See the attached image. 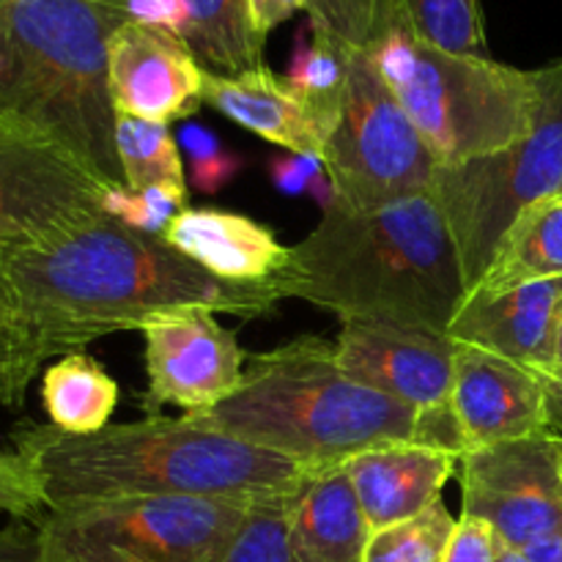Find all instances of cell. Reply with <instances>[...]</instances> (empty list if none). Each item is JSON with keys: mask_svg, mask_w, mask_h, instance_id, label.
I'll list each match as a JSON object with an SVG mask.
<instances>
[{"mask_svg": "<svg viewBox=\"0 0 562 562\" xmlns=\"http://www.w3.org/2000/svg\"><path fill=\"white\" fill-rule=\"evenodd\" d=\"M0 278L42 362L75 355L113 333L143 329L159 313L203 307L261 318L283 300L278 280H220L162 236L143 234L104 212L5 250Z\"/></svg>", "mask_w": 562, "mask_h": 562, "instance_id": "cell-1", "label": "cell"}, {"mask_svg": "<svg viewBox=\"0 0 562 562\" xmlns=\"http://www.w3.org/2000/svg\"><path fill=\"white\" fill-rule=\"evenodd\" d=\"M47 510L115 499L190 497L258 508L291 503L318 472L181 417H146L66 434L22 423L11 431Z\"/></svg>", "mask_w": 562, "mask_h": 562, "instance_id": "cell-2", "label": "cell"}, {"mask_svg": "<svg viewBox=\"0 0 562 562\" xmlns=\"http://www.w3.org/2000/svg\"><path fill=\"white\" fill-rule=\"evenodd\" d=\"M278 291L344 324L384 322L439 335L467 300L459 250L431 190L366 212H324L291 247Z\"/></svg>", "mask_w": 562, "mask_h": 562, "instance_id": "cell-3", "label": "cell"}, {"mask_svg": "<svg viewBox=\"0 0 562 562\" xmlns=\"http://www.w3.org/2000/svg\"><path fill=\"white\" fill-rule=\"evenodd\" d=\"M184 417L209 431L294 459L313 472L344 467L390 442H428L461 456L453 412L420 415L357 384L335 360V344L316 335L267 355H250L239 387L228 398Z\"/></svg>", "mask_w": 562, "mask_h": 562, "instance_id": "cell-4", "label": "cell"}, {"mask_svg": "<svg viewBox=\"0 0 562 562\" xmlns=\"http://www.w3.org/2000/svg\"><path fill=\"white\" fill-rule=\"evenodd\" d=\"M9 80L0 121L44 137L104 187H126L115 151L110 38L126 0H3Z\"/></svg>", "mask_w": 562, "mask_h": 562, "instance_id": "cell-5", "label": "cell"}, {"mask_svg": "<svg viewBox=\"0 0 562 562\" xmlns=\"http://www.w3.org/2000/svg\"><path fill=\"white\" fill-rule=\"evenodd\" d=\"M368 55L420 132L437 168L505 151L530 132L538 88L532 69L456 55L417 38L387 0Z\"/></svg>", "mask_w": 562, "mask_h": 562, "instance_id": "cell-6", "label": "cell"}, {"mask_svg": "<svg viewBox=\"0 0 562 562\" xmlns=\"http://www.w3.org/2000/svg\"><path fill=\"white\" fill-rule=\"evenodd\" d=\"M532 75L538 102L530 132L505 151L434 173L431 195L453 234L467 294L508 225L532 203L562 195V58Z\"/></svg>", "mask_w": 562, "mask_h": 562, "instance_id": "cell-7", "label": "cell"}, {"mask_svg": "<svg viewBox=\"0 0 562 562\" xmlns=\"http://www.w3.org/2000/svg\"><path fill=\"white\" fill-rule=\"evenodd\" d=\"M247 510L190 497L47 510L36 562H225Z\"/></svg>", "mask_w": 562, "mask_h": 562, "instance_id": "cell-8", "label": "cell"}, {"mask_svg": "<svg viewBox=\"0 0 562 562\" xmlns=\"http://www.w3.org/2000/svg\"><path fill=\"white\" fill-rule=\"evenodd\" d=\"M322 159L346 212L431 190L437 159L366 49L351 53L349 86Z\"/></svg>", "mask_w": 562, "mask_h": 562, "instance_id": "cell-9", "label": "cell"}, {"mask_svg": "<svg viewBox=\"0 0 562 562\" xmlns=\"http://www.w3.org/2000/svg\"><path fill=\"white\" fill-rule=\"evenodd\" d=\"M459 481L461 514L492 525L508 547L525 552L562 530V459L547 431L467 450Z\"/></svg>", "mask_w": 562, "mask_h": 562, "instance_id": "cell-10", "label": "cell"}, {"mask_svg": "<svg viewBox=\"0 0 562 562\" xmlns=\"http://www.w3.org/2000/svg\"><path fill=\"white\" fill-rule=\"evenodd\" d=\"M140 333L148 417H157L162 406H179L184 415L212 409L239 387L247 355L234 329L217 322V313L203 307L159 313Z\"/></svg>", "mask_w": 562, "mask_h": 562, "instance_id": "cell-11", "label": "cell"}, {"mask_svg": "<svg viewBox=\"0 0 562 562\" xmlns=\"http://www.w3.org/2000/svg\"><path fill=\"white\" fill-rule=\"evenodd\" d=\"M108 190L53 143L0 121V223L27 241L99 214Z\"/></svg>", "mask_w": 562, "mask_h": 562, "instance_id": "cell-12", "label": "cell"}, {"mask_svg": "<svg viewBox=\"0 0 562 562\" xmlns=\"http://www.w3.org/2000/svg\"><path fill=\"white\" fill-rule=\"evenodd\" d=\"M335 360L357 384L420 415L450 409L456 344L448 335L384 322H346L335 340Z\"/></svg>", "mask_w": 562, "mask_h": 562, "instance_id": "cell-13", "label": "cell"}, {"mask_svg": "<svg viewBox=\"0 0 562 562\" xmlns=\"http://www.w3.org/2000/svg\"><path fill=\"white\" fill-rule=\"evenodd\" d=\"M108 80L115 113L170 124L201 110L206 69L179 33L130 20L110 38Z\"/></svg>", "mask_w": 562, "mask_h": 562, "instance_id": "cell-14", "label": "cell"}, {"mask_svg": "<svg viewBox=\"0 0 562 562\" xmlns=\"http://www.w3.org/2000/svg\"><path fill=\"white\" fill-rule=\"evenodd\" d=\"M450 412L461 453L547 431L541 373L470 346H456Z\"/></svg>", "mask_w": 562, "mask_h": 562, "instance_id": "cell-15", "label": "cell"}, {"mask_svg": "<svg viewBox=\"0 0 562 562\" xmlns=\"http://www.w3.org/2000/svg\"><path fill=\"white\" fill-rule=\"evenodd\" d=\"M562 313V278L519 285L503 294H470L448 327L456 346H470L543 373L552 368Z\"/></svg>", "mask_w": 562, "mask_h": 562, "instance_id": "cell-16", "label": "cell"}, {"mask_svg": "<svg viewBox=\"0 0 562 562\" xmlns=\"http://www.w3.org/2000/svg\"><path fill=\"white\" fill-rule=\"evenodd\" d=\"M461 456L428 442H390L344 464L371 532L412 519L439 503Z\"/></svg>", "mask_w": 562, "mask_h": 562, "instance_id": "cell-17", "label": "cell"}, {"mask_svg": "<svg viewBox=\"0 0 562 562\" xmlns=\"http://www.w3.org/2000/svg\"><path fill=\"white\" fill-rule=\"evenodd\" d=\"M162 239L209 274L228 283H269L289 263L291 247L258 220L228 209H181Z\"/></svg>", "mask_w": 562, "mask_h": 562, "instance_id": "cell-18", "label": "cell"}, {"mask_svg": "<svg viewBox=\"0 0 562 562\" xmlns=\"http://www.w3.org/2000/svg\"><path fill=\"white\" fill-rule=\"evenodd\" d=\"M203 104L285 151L324 157L327 132L267 64L231 77L206 71Z\"/></svg>", "mask_w": 562, "mask_h": 562, "instance_id": "cell-19", "label": "cell"}, {"mask_svg": "<svg viewBox=\"0 0 562 562\" xmlns=\"http://www.w3.org/2000/svg\"><path fill=\"white\" fill-rule=\"evenodd\" d=\"M371 525L344 467L311 477L291 505L294 562H366Z\"/></svg>", "mask_w": 562, "mask_h": 562, "instance_id": "cell-20", "label": "cell"}, {"mask_svg": "<svg viewBox=\"0 0 562 562\" xmlns=\"http://www.w3.org/2000/svg\"><path fill=\"white\" fill-rule=\"evenodd\" d=\"M558 278H562V195H552L527 206L508 225L470 294L492 296Z\"/></svg>", "mask_w": 562, "mask_h": 562, "instance_id": "cell-21", "label": "cell"}, {"mask_svg": "<svg viewBox=\"0 0 562 562\" xmlns=\"http://www.w3.org/2000/svg\"><path fill=\"white\" fill-rule=\"evenodd\" d=\"M187 11L184 42L214 75H241L263 66V42L247 0H181Z\"/></svg>", "mask_w": 562, "mask_h": 562, "instance_id": "cell-22", "label": "cell"}, {"mask_svg": "<svg viewBox=\"0 0 562 562\" xmlns=\"http://www.w3.org/2000/svg\"><path fill=\"white\" fill-rule=\"evenodd\" d=\"M42 404L49 426L66 434H97L110 426L119 384L93 357L75 351L44 371Z\"/></svg>", "mask_w": 562, "mask_h": 562, "instance_id": "cell-23", "label": "cell"}, {"mask_svg": "<svg viewBox=\"0 0 562 562\" xmlns=\"http://www.w3.org/2000/svg\"><path fill=\"white\" fill-rule=\"evenodd\" d=\"M351 53L355 49L344 47L307 22V27H302L296 36L294 55H291L289 71L283 77L285 86L311 110L327 137L338 121L346 86H349Z\"/></svg>", "mask_w": 562, "mask_h": 562, "instance_id": "cell-24", "label": "cell"}, {"mask_svg": "<svg viewBox=\"0 0 562 562\" xmlns=\"http://www.w3.org/2000/svg\"><path fill=\"white\" fill-rule=\"evenodd\" d=\"M115 151H119L124 184L130 190L146 187H187V168L179 140L168 124L115 115Z\"/></svg>", "mask_w": 562, "mask_h": 562, "instance_id": "cell-25", "label": "cell"}, {"mask_svg": "<svg viewBox=\"0 0 562 562\" xmlns=\"http://www.w3.org/2000/svg\"><path fill=\"white\" fill-rule=\"evenodd\" d=\"M417 38L456 55L486 58V22L481 0H395Z\"/></svg>", "mask_w": 562, "mask_h": 562, "instance_id": "cell-26", "label": "cell"}, {"mask_svg": "<svg viewBox=\"0 0 562 562\" xmlns=\"http://www.w3.org/2000/svg\"><path fill=\"white\" fill-rule=\"evenodd\" d=\"M456 521L439 499L412 519L371 532L366 562H442Z\"/></svg>", "mask_w": 562, "mask_h": 562, "instance_id": "cell-27", "label": "cell"}, {"mask_svg": "<svg viewBox=\"0 0 562 562\" xmlns=\"http://www.w3.org/2000/svg\"><path fill=\"white\" fill-rule=\"evenodd\" d=\"M42 368L20 311L0 278V404L22 406L33 376Z\"/></svg>", "mask_w": 562, "mask_h": 562, "instance_id": "cell-28", "label": "cell"}, {"mask_svg": "<svg viewBox=\"0 0 562 562\" xmlns=\"http://www.w3.org/2000/svg\"><path fill=\"white\" fill-rule=\"evenodd\" d=\"M179 148L187 157V184L201 195H217L245 170V159L198 121L181 126Z\"/></svg>", "mask_w": 562, "mask_h": 562, "instance_id": "cell-29", "label": "cell"}, {"mask_svg": "<svg viewBox=\"0 0 562 562\" xmlns=\"http://www.w3.org/2000/svg\"><path fill=\"white\" fill-rule=\"evenodd\" d=\"M291 503L250 508L225 562H294L291 554Z\"/></svg>", "mask_w": 562, "mask_h": 562, "instance_id": "cell-30", "label": "cell"}, {"mask_svg": "<svg viewBox=\"0 0 562 562\" xmlns=\"http://www.w3.org/2000/svg\"><path fill=\"white\" fill-rule=\"evenodd\" d=\"M181 209H187V187H110L102 195V212L108 217L151 236H162Z\"/></svg>", "mask_w": 562, "mask_h": 562, "instance_id": "cell-31", "label": "cell"}, {"mask_svg": "<svg viewBox=\"0 0 562 562\" xmlns=\"http://www.w3.org/2000/svg\"><path fill=\"white\" fill-rule=\"evenodd\" d=\"M387 0H307V22L349 49H371L382 31Z\"/></svg>", "mask_w": 562, "mask_h": 562, "instance_id": "cell-32", "label": "cell"}, {"mask_svg": "<svg viewBox=\"0 0 562 562\" xmlns=\"http://www.w3.org/2000/svg\"><path fill=\"white\" fill-rule=\"evenodd\" d=\"M0 510L16 521H38L47 514L31 470L14 450H0Z\"/></svg>", "mask_w": 562, "mask_h": 562, "instance_id": "cell-33", "label": "cell"}, {"mask_svg": "<svg viewBox=\"0 0 562 562\" xmlns=\"http://www.w3.org/2000/svg\"><path fill=\"white\" fill-rule=\"evenodd\" d=\"M267 170L274 190L283 192V195L289 198L311 195L313 184L327 173L322 157H313V154H291V151L269 157Z\"/></svg>", "mask_w": 562, "mask_h": 562, "instance_id": "cell-34", "label": "cell"}, {"mask_svg": "<svg viewBox=\"0 0 562 562\" xmlns=\"http://www.w3.org/2000/svg\"><path fill=\"white\" fill-rule=\"evenodd\" d=\"M497 547L499 538L492 530V525H486L477 516L461 514L442 562H494L497 560Z\"/></svg>", "mask_w": 562, "mask_h": 562, "instance_id": "cell-35", "label": "cell"}, {"mask_svg": "<svg viewBox=\"0 0 562 562\" xmlns=\"http://www.w3.org/2000/svg\"><path fill=\"white\" fill-rule=\"evenodd\" d=\"M38 532L25 521L0 527V562H36Z\"/></svg>", "mask_w": 562, "mask_h": 562, "instance_id": "cell-36", "label": "cell"}, {"mask_svg": "<svg viewBox=\"0 0 562 562\" xmlns=\"http://www.w3.org/2000/svg\"><path fill=\"white\" fill-rule=\"evenodd\" d=\"M256 31L267 38L269 31L283 25L296 11H307V0H247Z\"/></svg>", "mask_w": 562, "mask_h": 562, "instance_id": "cell-37", "label": "cell"}, {"mask_svg": "<svg viewBox=\"0 0 562 562\" xmlns=\"http://www.w3.org/2000/svg\"><path fill=\"white\" fill-rule=\"evenodd\" d=\"M543 395H547V434L554 439L562 459V373H541Z\"/></svg>", "mask_w": 562, "mask_h": 562, "instance_id": "cell-38", "label": "cell"}, {"mask_svg": "<svg viewBox=\"0 0 562 562\" xmlns=\"http://www.w3.org/2000/svg\"><path fill=\"white\" fill-rule=\"evenodd\" d=\"M525 558L530 562H562V530L530 543V547L525 549Z\"/></svg>", "mask_w": 562, "mask_h": 562, "instance_id": "cell-39", "label": "cell"}, {"mask_svg": "<svg viewBox=\"0 0 562 562\" xmlns=\"http://www.w3.org/2000/svg\"><path fill=\"white\" fill-rule=\"evenodd\" d=\"M20 245H27L25 236H22L20 231L11 228V225L0 223V256H3L5 250H11V247H20Z\"/></svg>", "mask_w": 562, "mask_h": 562, "instance_id": "cell-40", "label": "cell"}, {"mask_svg": "<svg viewBox=\"0 0 562 562\" xmlns=\"http://www.w3.org/2000/svg\"><path fill=\"white\" fill-rule=\"evenodd\" d=\"M549 371L562 373V313L558 318V333H554V349H552V368ZM547 373V371H543Z\"/></svg>", "mask_w": 562, "mask_h": 562, "instance_id": "cell-41", "label": "cell"}, {"mask_svg": "<svg viewBox=\"0 0 562 562\" xmlns=\"http://www.w3.org/2000/svg\"><path fill=\"white\" fill-rule=\"evenodd\" d=\"M494 562H530V560L525 558V552H521V549H514V547H508V543L499 541L497 560H494Z\"/></svg>", "mask_w": 562, "mask_h": 562, "instance_id": "cell-42", "label": "cell"}, {"mask_svg": "<svg viewBox=\"0 0 562 562\" xmlns=\"http://www.w3.org/2000/svg\"><path fill=\"white\" fill-rule=\"evenodd\" d=\"M0 3H3V0H0Z\"/></svg>", "mask_w": 562, "mask_h": 562, "instance_id": "cell-43", "label": "cell"}]
</instances>
